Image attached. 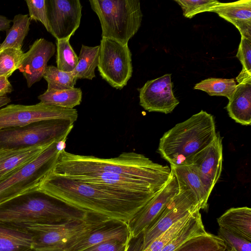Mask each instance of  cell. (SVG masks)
I'll use <instances>...</instances> for the list:
<instances>
[{"instance_id":"cell-26","label":"cell","mask_w":251,"mask_h":251,"mask_svg":"<svg viewBox=\"0 0 251 251\" xmlns=\"http://www.w3.org/2000/svg\"><path fill=\"white\" fill-rule=\"evenodd\" d=\"M30 21L27 14L15 15L12 20V27L6 30V36L1 44L0 51L7 48L22 50L24 40L29 30Z\"/></svg>"},{"instance_id":"cell-21","label":"cell","mask_w":251,"mask_h":251,"mask_svg":"<svg viewBox=\"0 0 251 251\" xmlns=\"http://www.w3.org/2000/svg\"><path fill=\"white\" fill-rule=\"evenodd\" d=\"M226 106L229 117L236 123L251 124V80L238 83Z\"/></svg>"},{"instance_id":"cell-8","label":"cell","mask_w":251,"mask_h":251,"mask_svg":"<svg viewBox=\"0 0 251 251\" xmlns=\"http://www.w3.org/2000/svg\"><path fill=\"white\" fill-rule=\"evenodd\" d=\"M74 123L68 119H56L0 129V149L26 148L66 140Z\"/></svg>"},{"instance_id":"cell-1","label":"cell","mask_w":251,"mask_h":251,"mask_svg":"<svg viewBox=\"0 0 251 251\" xmlns=\"http://www.w3.org/2000/svg\"><path fill=\"white\" fill-rule=\"evenodd\" d=\"M37 193L54 197L89 213L127 223L155 195L85 183L53 171Z\"/></svg>"},{"instance_id":"cell-23","label":"cell","mask_w":251,"mask_h":251,"mask_svg":"<svg viewBox=\"0 0 251 251\" xmlns=\"http://www.w3.org/2000/svg\"><path fill=\"white\" fill-rule=\"evenodd\" d=\"M33 235L24 227L0 224V251L33 250Z\"/></svg>"},{"instance_id":"cell-28","label":"cell","mask_w":251,"mask_h":251,"mask_svg":"<svg viewBox=\"0 0 251 251\" xmlns=\"http://www.w3.org/2000/svg\"><path fill=\"white\" fill-rule=\"evenodd\" d=\"M200 211L195 213L180 231L160 251H174L189 238L206 233Z\"/></svg>"},{"instance_id":"cell-2","label":"cell","mask_w":251,"mask_h":251,"mask_svg":"<svg viewBox=\"0 0 251 251\" xmlns=\"http://www.w3.org/2000/svg\"><path fill=\"white\" fill-rule=\"evenodd\" d=\"M53 171L58 174L72 172H100L148 180L169 179L171 168L153 162L134 151L124 152L118 156L101 158L71 153L63 148Z\"/></svg>"},{"instance_id":"cell-27","label":"cell","mask_w":251,"mask_h":251,"mask_svg":"<svg viewBox=\"0 0 251 251\" xmlns=\"http://www.w3.org/2000/svg\"><path fill=\"white\" fill-rule=\"evenodd\" d=\"M226 251V246L221 239L207 232L189 238L174 251Z\"/></svg>"},{"instance_id":"cell-15","label":"cell","mask_w":251,"mask_h":251,"mask_svg":"<svg viewBox=\"0 0 251 251\" xmlns=\"http://www.w3.org/2000/svg\"><path fill=\"white\" fill-rule=\"evenodd\" d=\"M55 51L53 43L43 38L36 39L29 46L18 69L25 77L28 88L43 77L47 63Z\"/></svg>"},{"instance_id":"cell-9","label":"cell","mask_w":251,"mask_h":251,"mask_svg":"<svg viewBox=\"0 0 251 251\" xmlns=\"http://www.w3.org/2000/svg\"><path fill=\"white\" fill-rule=\"evenodd\" d=\"M131 56L128 44L102 38L97 67L100 75L112 87L123 89L132 76Z\"/></svg>"},{"instance_id":"cell-14","label":"cell","mask_w":251,"mask_h":251,"mask_svg":"<svg viewBox=\"0 0 251 251\" xmlns=\"http://www.w3.org/2000/svg\"><path fill=\"white\" fill-rule=\"evenodd\" d=\"M171 74L148 81L139 92V104L149 112H172L179 104L172 89Z\"/></svg>"},{"instance_id":"cell-44","label":"cell","mask_w":251,"mask_h":251,"mask_svg":"<svg viewBox=\"0 0 251 251\" xmlns=\"http://www.w3.org/2000/svg\"><path fill=\"white\" fill-rule=\"evenodd\" d=\"M34 251V250H31V251Z\"/></svg>"},{"instance_id":"cell-42","label":"cell","mask_w":251,"mask_h":251,"mask_svg":"<svg viewBox=\"0 0 251 251\" xmlns=\"http://www.w3.org/2000/svg\"><path fill=\"white\" fill-rule=\"evenodd\" d=\"M11 101L10 98L4 96L0 97V109L4 105H7Z\"/></svg>"},{"instance_id":"cell-29","label":"cell","mask_w":251,"mask_h":251,"mask_svg":"<svg viewBox=\"0 0 251 251\" xmlns=\"http://www.w3.org/2000/svg\"><path fill=\"white\" fill-rule=\"evenodd\" d=\"M236 85V82L234 78L211 77L197 83L194 89L204 91L210 96H224L229 100Z\"/></svg>"},{"instance_id":"cell-10","label":"cell","mask_w":251,"mask_h":251,"mask_svg":"<svg viewBox=\"0 0 251 251\" xmlns=\"http://www.w3.org/2000/svg\"><path fill=\"white\" fill-rule=\"evenodd\" d=\"M77 117V111L74 108H63L41 102L33 105L12 104L0 109V129L56 119L75 122Z\"/></svg>"},{"instance_id":"cell-4","label":"cell","mask_w":251,"mask_h":251,"mask_svg":"<svg viewBox=\"0 0 251 251\" xmlns=\"http://www.w3.org/2000/svg\"><path fill=\"white\" fill-rule=\"evenodd\" d=\"M0 207V224L23 227L32 224H54L85 219L89 213L42 193Z\"/></svg>"},{"instance_id":"cell-3","label":"cell","mask_w":251,"mask_h":251,"mask_svg":"<svg viewBox=\"0 0 251 251\" xmlns=\"http://www.w3.org/2000/svg\"><path fill=\"white\" fill-rule=\"evenodd\" d=\"M216 135L213 116L201 110L166 132L160 139L157 152L171 166L190 165L194 155Z\"/></svg>"},{"instance_id":"cell-34","label":"cell","mask_w":251,"mask_h":251,"mask_svg":"<svg viewBox=\"0 0 251 251\" xmlns=\"http://www.w3.org/2000/svg\"><path fill=\"white\" fill-rule=\"evenodd\" d=\"M236 57L242 65V70L236 77L237 82L251 80V39L241 36Z\"/></svg>"},{"instance_id":"cell-43","label":"cell","mask_w":251,"mask_h":251,"mask_svg":"<svg viewBox=\"0 0 251 251\" xmlns=\"http://www.w3.org/2000/svg\"><path fill=\"white\" fill-rule=\"evenodd\" d=\"M1 44L0 43V46H1Z\"/></svg>"},{"instance_id":"cell-11","label":"cell","mask_w":251,"mask_h":251,"mask_svg":"<svg viewBox=\"0 0 251 251\" xmlns=\"http://www.w3.org/2000/svg\"><path fill=\"white\" fill-rule=\"evenodd\" d=\"M178 193L170 201L156 220L144 231L143 250L156 237L179 220L201 210L193 193L181 184H178Z\"/></svg>"},{"instance_id":"cell-41","label":"cell","mask_w":251,"mask_h":251,"mask_svg":"<svg viewBox=\"0 0 251 251\" xmlns=\"http://www.w3.org/2000/svg\"><path fill=\"white\" fill-rule=\"evenodd\" d=\"M11 20L7 19L6 17L0 15V31L8 30L10 26Z\"/></svg>"},{"instance_id":"cell-33","label":"cell","mask_w":251,"mask_h":251,"mask_svg":"<svg viewBox=\"0 0 251 251\" xmlns=\"http://www.w3.org/2000/svg\"><path fill=\"white\" fill-rule=\"evenodd\" d=\"M199 211L200 210L188 214L179 220L165 232L156 237L142 251H160L180 231L193 215Z\"/></svg>"},{"instance_id":"cell-16","label":"cell","mask_w":251,"mask_h":251,"mask_svg":"<svg viewBox=\"0 0 251 251\" xmlns=\"http://www.w3.org/2000/svg\"><path fill=\"white\" fill-rule=\"evenodd\" d=\"M223 138L219 132L214 140L193 157L191 165L213 190L222 171Z\"/></svg>"},{"instance_id":"cell-31","label":"cell","mask_w":251,"mask_h":251,"mask_svg":"<svg viewBox=\"0 0 251 251\" xmlns=\"http://www.w3.org/2000/svg\"><path fill=\"white\" fill-rule=\"evenodd\" d=\"M70 38L56 40L57 68L66 72H72L78 63V56L70 44Z\"/></svg>"},{"instance_id":"cell-35","label":"cell","mask_w":251,"mask_h":251,"mask_svg":"<svg viewBox=\"0 0 251 251\" xmlns=\"http://www.w3.org/2000/svg\"><path fill=\"white\" fill-rule=\"evenodd\" d=\"M181 7L183 16L192 18L196 14L204 12H211L219 1L216 0H175Z\"/></svg>"},{"instance_id":"cell-6","label":"cell","mask_w":251,"mask_h":251,"mask_svg":"<svg viewBox=\"0 0 251 251\" xmlns=\"http://www.w3.org/2000/svg\"><path fill=\"white\" fill-rule=\"evenodd\" d=\"M92 9L98 16L102 38L128 44L137 32L143 14L139 0H90Z\"/></svg>"},{"instance_id":"cell-40","label":"cell","mask_w":251,"mask_h":251,"mask_svg":"<svg viewBox=\"0 0 251 251\" xmlns=\"http://www.w3.org/2000/svg\"><path fill=\"white\" fill-rule=\"evenodd\" d=\"M12 90V85L8 78L3 76H0V97L10 93Z\"/></svg>"},{"instance_id":"cell-18","label":"cell","mask_w":251,"mask_h":251,"mask_svg":"<svg viewBox=\"0 0 251 251\" xmlns=\"http://www.w3.org/2000/svg\"><path fill=\"white\" fill-rule=\"evenodd\" d=\"M52 143L22 148L0 149V181L34 160Z\"/></svg>"},{"instance_id":"cell-38","label":"cell","mask_w":251,"mask_h":251,"mask_svg":"<svg viewBox=\"0 0 251 251\" xmlns=\"http://www.w3.org/2000/svg\"><path fill=\"white\" fill-rule=\"evenodd\" d=\"M127 244L110 240L93 246L81 251H126Z\"/></svg>"},{"instance_id":"cell-24","label":"cell","mask_w":251,"mask_h":251,"mask_svg":"<svg viewBox=\"0 0 251 251\" xmlns=\"http://www.w3.org/2000/svg\"><path fill=\"white\" fill-rule=\"evenodd\" d=\"M82 93L80 88H74L63 90L47 89L38 97L41 102L59 107L74 109L80 104Z\"/></svg>"},{"instance_id":"cell-22","label":"cell","mask_w":251,"mask_h":251,"mask_svg":"<svg viewBox=\"0 0 251 251\" xmlns=\"http://www.w3.org/2000/svg\"><path fill=\"white\" fill-rule=\"evenodd\" d=\"M219 227L251 241V209L232 207L217 218Z\"/></svg>"},{"instance_id":"cell-30","label":"cell","mask_w":251,"mask_h":251,"mask_svg":"<svg viewBox=\"0 0 251 251\" xmlns=\"http://www.w3.org/2000/svg\"><path fill=\"white\" fill-rule=\"evenodd\" d=\"M43 77L47 82V89L54 90L74 88L77 79L72 72H64L52 65L47 66Z\"/></svg>"},{"instance_id":"cell-37","label":"cell","mask_w":251,"mask_h":251,"mask_svg":"<svg viewBox=\"0 0 251 251\" xmlns=\"http://www.w3.org/2000/svg\"><path fill=\"white\" fill-rule=\"evenodd\" d=\"M25 2L30 20L40 21L47 31L52 35L48 18L47 0H27Z\"/></svg>"},{"instance_id":"cell-19","label":"cell","mask_w":251,"mask_h":251,"mask_svg":"<svg viewBox=\"0 0 251 251\" xmlns=\"http://www.w3.org/2000/svg\"><path fill=\"white\" fill-rule=\"evenodd\" d=\"M211 12L232 24L241 36L251 39V0H241L233 2H219Z\"/></svg>"},{"instance_id":"cell-12","label":"cell","mask_w":251,"mask_h":251,"mask_svg":"<svg viewBox=\"0 0 251 251\" xmlns=\"http://www.w3.org/2000/svg\"><path fill=\"white\" fill-rule=\"evenodd\" d=\"M52 35L56 40L73 35L79 27L82 5L79 0H47Z\"/></svg>"},{"instance_id":"cell-32","label":"cell","mask_w":251,"mask_h":251,"mask_svg":"<svg viewBox=\"0 0 251 251\" xmlns=\"http://www.w3.org/2000/svg\"><path fill=\"white\" fill-rule=\"evenodd\" d=\"M24 56L22 50L7 48L0 51V76H10L19 69Z\"/></svg>"},{"instance_id":"cell-20","label":"cell","mask_w":251,"mask_h":251,"mask_svg":"<svg viewBox=\"0 0 251 251\" xmlns=\"http://www.w3.org/2000/svg\"><path fill=\"white\" fill-rule=\"evenodd\" d=\"M178 184L185 186L194 195L201 209L206 210L212 189L191 164L170 167Z\"/></svg>"},{"instance_id":"cell-36","label":"cell","mask_w":251,"mask_h":251,"mask_svg":"<svg viewBox=\"0 0 251 251\" xmlns=\"http://www.w3.org/2000/svg\"><path fill=\"white\" fill-rule=\"evenodd\" d=\"M225 243L227 251H251V241L219 227L218 235Z\"/></svg>"},{"instance_id":"cell-17","label":"cell","mask_w":251,"mask_h":251,"mask_svg":"<svg viewBox=\"0 0 251 251\" xmlns=\"http://www.w3.org/2000/svg\"><path fill=\"white\" fill-rule=\"evenodd\" d=\"M130 237L127 223L109 219L83 237L69 251H81L110 240H117L127 244Z\"/></svg>"},{"instance_id":"cell-5","label":"cell","mask_w":251,"mask_h":251,"mask_svg":"<svg viewBox=\"0 0 251 251\" xmlns=\"http://www.w3.org/2000/svg\"><path fill=\"white\" fill-rule=\"evenodd\" d=\"M66 140L52 143L37 158L0 181V207L37 193L45 177L53 169Z\"/></svg>"},{"instance_id":"cell-25","label":"cell","mask_w":251,"mask_h":251,"mask_svg":"<svg viewBox=\"0 0 251 251\" xmlns=\"http://www.w3.org/2000/svg\"><path fill=\"white\" fill-rule=\"evenodd\" d=\"M100 45L89 47L82 45L78 57V63L72 71L77 79L92 80L96 77L95 69L98 67Z\"/></svg>"},{"instance_id":"cell-7","label":"cell","mask_w":251,"mask_h":251,"mask_svg":"<svg viewBox=\"0 0 251 251\" xmlns=\"http://www.w3.org/2000/svg\"><path fill=\"white\" fill-rule=\"evenodd\" d=\"M109 220L90 213L85 219L54 224H32L24 226L33 235L35 251H69L93 230Z\"/></svg>"},{"instance_id":"cell-13","label":"cell","mask_w":251,"mask_h":251,"mask_svg":"<svg viewBox=\"0 0 251 251\" xmlns=\"http://www.w3.org/2000/svg\"><path fill=\"white\" fill-rule=\"evenodd\" d=\"M179 190L176 178L172 172L164 187L127 223L131 237L137 236L151 225L178 193Z\"/></svg>"},{"instance_id":"cell-39","label":"cell","mask_w":251,"mask_h":251,"mask_svg":"<svg viewBox=\"0 0 251 251\" xmlns=\"http://www.w3.org/2000/svg\"><path fill=\"white\" fill-rule=\"evenodd\" d=\"M144 244V232L135 237H130L127 243L126 251H142Z\"/></svg>"}]
</instances>
